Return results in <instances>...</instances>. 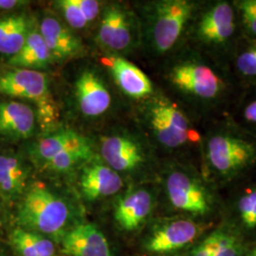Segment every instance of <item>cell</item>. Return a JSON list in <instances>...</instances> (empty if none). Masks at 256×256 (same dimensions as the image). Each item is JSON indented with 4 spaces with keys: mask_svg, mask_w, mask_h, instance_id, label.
Instances as JSON below:
<instances>
[{
    "mask_svg": "<svg viewBox=\"0 0 256 256\" xmlns=\"http://www.w3.org/2000/svg\"><path fill=\"white\" fill-rule=\"evenodd\" d=\"M167 79L202 117L225 106L236 84L226 63L194 48L170 68Z\"/></svg>",
    "mask_w": 256,
    "mask_h": 256,
    "instance_id": "6da1fadb",
    "label": "cell"
},
{
    "mask_svg": "<svg viewBox=\"0 0 256 256\" xmlns=\"http://www.w3.org/2000/svg\"><path fill=\"white\" fill-rule=\"evenodd\" d=\"M200 151L210 173L229 182L256 164V137L234 122H221L203 134Z\"/></svg>",
    "mask_w": 256,
    "mask_h": 256,
    "instance_id": "7a4b0ae2",
    "label": "cell"
},
{
    "mask_svg": "<svg viewBox=\"0 0 256 256\" xmlns=\"http://www.w3.org/2000/svg\"><path fill=\"white\" fill-rule=\"evenodd\" d=\"M187 34L192 48L226 63L230 50L243 34L234 1H202Z\"/></svg>",
    "mask_w": 256,
    "mask_h": 256,
    "instance_id": "3957f363",
    "label": "cell"
},
{
    "mask_svg": "<svg viewBox=\"0 0 256 256\" xmlns=\"http://www.w3.org/2000/svg\"><path fill=\"white\" fill-rule=\"evenodd\" d=\"M72 210L68 202L42 183L34 184L19 205V227L41 236L62 238L70 229Z\"/></svg>",
    "mask_w": 256,
    "mask_h": 256,
    "instance_id": "277c9868",
    "label": "cell"
},
{
    "mask_svg": "<svg viewBox=\"0 0 256 256\" xmlns=\"http://www.w3.org/2000/svg\"><path fill=\"white\" fill-rule=\"evenodd\" d=\"M202 2L192 0H162L146 9V36L156 54L173 50L188 34L192 18Z\"/></svg>",
    "mask_w": 256,
    "mask_h": 256,
    "instance_id": "5b68a950",
    "label": "cell"
},
{
    "mask_svg": "<svg viewBox=\"0 0 256 256\" xmlns=\"http://www.w3.org/2000/svg\"><path fill=\"white\" fill-rule=\"evenodd\" d=\"M148 128L160 146L176 150L194 146L200 149L203 134L194 126L188 114L174 102L156 96L146 108Z\"/></svg>",
    "mask_w": 256,
    "mask_h": 256,
    "instance_id": "8992f818",
    "label": "cell"
},
{
    "mask_svg": "<svg viewBox=\"0 0 256 256\" xmlns=\"http://www.w3.org/2000/svg\"><path fill=\"white\" fill-rule=\"evenodd\" d=\"M165 191L176 210L194 216H206L214 210V196L210 187L191 169H171L165 178Z\"/></svg>",
    "mask_w": 256,
    "mask_h": 256,
    "instance_id": "52a82bcc",
    "label": "cell"
},
{
    "mask_svg": "<svg viewBox=\"0 0 256 256\" xmlns=\"http://www.w3.org/2000/svg\"><path fill=\"white\" fill-rule=\"evenodd\" d=\"M0 93L34 102L38 119L45 126H50L57 118L48 77L39 70L16 68L0 75Z\"/></svg>",
    "mask_w": 256,
    "mask_h": 256,
    "instance_id": "ba28073f",
    "label": "cell"
},
{
    "mask_svg": "<svg viewBox=\"0 0 256 256\" xmlns=\"http://www.w3.org/2000/svg\"><path fill=\"white\" fill-rule=\"evenodd\" d=\"M137 21L133 14L118 4L108 5L102 14L98 40L102 46L117 50H128L137 42Z\"/></svg>",
    "mask_w": 256,
    "mask_h": 256,
    "instance_id": "9c48e42d",
    "label": "cell"
},
{
    "mask_svg": "<svg viewBox=\"0 0 256 256\" xmlns=\"http://www.w3.org/2000/svg\"><path fill=\"white\" fill-rule=\"evenodd\" d=\"M200 234V227L194 220H166L152 229L144 241V248L155 254L172 252L191 244Z\"/></svg>",
    "mask_w": 256,
    "mask_h": 256,
    "instance_id": "30bf717a",
    "label": "cell"
},
{
    "mask_svg": "<svg viewBox=\"0 0 256 256\" xmlns=\"http://www.w3.org/2000/svg\"><path fill=\"white\" fill-rule=\"evenodd\" d=\"M101 154L114 171L133 172L146 162L144 146L137 140L128 136H110L102 140Z\"/></svg>",
    "mask_w": 256,
    "mask_h": 256,
    "instance_id": "8fae6325",
    "label": "cell"
},
{
    "mask_svg": "<svg viewBox=\"0 0 256 256\" xmlns=\"http://www.w3.org/2000/svg\"><path fill=\"white\" fill-rule=\"evenodd\" d=\"M62 252L68 256H112L108 239L92 223L70 227L61 238Z\"/></svg>",
    "mask_w": 256,
    "mask_h": 256,
    "instance_id": "7c38bea8",
    "label": "cell"
},
{
    "mask_svg": "<svg viewBox=\"0 0 256 256\" xmlns=\"http://www.w3.org/2000/svg\"><path fill=\"white\" fill-rule=\"evenodd\" d=\"M115 82L122 92L133 99H146L154 94L150 78L140 68L120 57H108L104 60Z\"/></svg>",
    "mask_w": 256,
    "mask_h": 256,
    "instance_id": "4fadbf2b",
    "label": "cell"
},
{
    "mask_svg": "<svg viewBox=\"0 0 256 256\" xmlns=\"http://www.w3.org/2000/svg\"><path fill=\"white\" fill-rule=\"evenodd\" d=\"M153 207L154 198L152 192L146 188L135 189L118 200L114 210V218L120 228L134 230L146 221Z\"/></svg>",
    "mask_w": 256,
    "mask_h": 256,
    "instance_id": "5bb4252c",
    "label": "cell"
},
{
    "mask_svg": "<svg viewBox=\"0 0 256 256\" xmlns=\"http://www.w3.org/2000/svg\"><path fill=\"white\" fill-rule=\"evenodd\" d=\"M122 178L108 164L90 162L82 169L80 188L88 200H97L111 196L122 188Z\"/></svg>",
    "mask_w": 256,
    "mask_h": 256,
    "instance_id": "9a60e30c",
    "label": "cell"
},
{
    "mask_svg": "<svg viewBox=\"0 0 256 256\" xmlns=\"http://www.w3.org/2000/svg\"><path fill=\"white\" fill-rule=\"evenodd\" d=\"M76 99L79 110L88 117H97L106 112L111 104V95L101 79L86 70L78 78Z\"/></svg>",
    "mask_w": 256,
    "mask_h": 256,
    "instance_id": "2e32d148",
    "label": "cell"
},
{
    "mask_svg": "<svg viewBox=\"0 0 256 256\" xmlns=\"http://www.w3.org/2000/svg\"><path fill=\"white\" fill-rule=\"evenodd\" d=\"M39 32L43 37L52 59L64 61L80 54L82 46L79 39L68 28L54 16L42 20Z\"/></svg>",
    "mask_w": 256,
    "mask_h": 256,
    "instance_id": "e0dca14e",
    "label": "cell"
},
{
    "mask_svg": "<svg viewBox=\"0 0 256 256\" xmlns=\"http://www.w3.org/2000/svg\"><path fill=\"white\" fill-rule=\"evenodd\" d=\"M36 114L26 104L0 102V134L10 138H28L34 134Z\"/></svg>",
    "mask_w": 256,
    "mask_h": 256,
    "instance_id": "ac0fdd59",
    "label": "cell"
},
{
    "mask_svg": "<svg viewBox=\"0 0 256 256\" xmlns=\"http://www.w3.org/2000/svg\"><path fill=\"white\" fill-rule=\"evenodd\" d=\"M226 64L236 82L256 86V39L242 34L230 50Z\"/></svg>",
    "mask_w": 256,
    "mask_h": 256,
    "instance_id": "d6986e66",
    "label": "cell"
},
{
    "mask_svg": "<svg viewBox=\"0 0 256 256\" xmlns=\"http://www.w3.org/2000/svg\"><path fill=\"white\" fill-rule=\"evenodd\" d=\"M90 140L74 130L64 129L40 138L32 149V156L38 164L44 165L48 160L66 151L81 146Z\"/></svg>",
    "mask_w": 256,
    "mask_h": 256,
    "instance_id": "ffe728a7",
    "label": "cell"
},
{
    "mask_svg": "<svg viewBox=\"0 0 256 256\" xmlns=\"http://www.w3.org/2000/svg\"><path fill=\"white\" fill-rule=\"evenodd\" d=\"M27 167L16 156L0 155V192L8 200H18L26 192Z\"/></svg>",
    "mask_w": 256,
    "mask_h": 256,
    "instance_id": "44dd1931",
    "label": "cell"
},
{
    "mask_svg": "<svg viewBox=\"0 0 256 256\" xmlns=\"http://www.w3.org/2000/svg\"><path fill=\"white\" fill-rule=\"evenodd\" d=\"M32 30V23L26 14H16L0 18V54H16Z\"/></svg>",
    "mask_w": 256,
    "mask_h": 256,
    "instance_id": "7402d4cb",
    "label": "cell"
},
{
    "mask_svg": "<svg viewBox=\"0 0 256 256\" xmlns=\"http://www.w3.org/2000/svg\"><path fill=\"white\" fill-rule=\"evenodd\" d=\"M52 60V54L38 30L30 32L24 46L16 54L10 56L9 64L16 68L41 70L45 68Z\"/></svg>",
    "mask_w": 256,
    "mask_h": 256,
    "instance_id": "603a6c76",
    "label": "cell"
},
{
    "mask_svg": "<svg viewBox=\"0 0 256 256\" xmlns=\"http://www.w3.org/2000/svg\"><path fill=\"white\" fill-rule=\"evenodd\" d=\"M12 246L19 256H54V244L48 238L18 227L10 234Z\"/></svg>",
    "mask_w": 256,
    "mask_h": 256,
    "instance_id": "cb8c5ba5",
    "label": "cell"
},
{
    "mask_svg": "<svg viewBox=\"0 0 256 256\" xmlns=\"http://www.w3.org/2000/svg\"><path fill=\"white\" fill-rule=\"evenodd\" d=\"M56 4L68 24L74 28L86 27L100 12V3L95 0H61Z\"/></svg>",
    "mask_w": 256,
    "mask_h": 256,
    "instance_id": "d4e9b609",
    "label": "cell"
},
{
    "mask_svg": "<svg viewBox=\"0 0 256 256\" xmlns=\"http://www.w3.org/2000/svg\"><path fill=\"white\" fill-rule=\"evenodd\" d=\"M92 156L93 150L90 142L81 146L70 149L61 155L56 156L45 164L42 165V167L50 172L66 173L74 170L81 164L90 162Z\"/></svg>",
    "mask_w": 256,
    "mask_h": 256,
    "instance_id": "484cf974",
    "label": "cell"
},
{
    "mask_svg": "<svg viewBox=\"0 0 256 256\" xmlns=\"http://www.w3.org/2000/svg\"><path fill=\"white\" fill-rule=\"evenodd\" d=\"M238 240V236L229 230H216L192 248L187 256H216Z\"/></svg>",
    "mask_w": 256,
    "mask_h": 256,
    "instance_id": "4316f807",
    "label": "cell"
},
{
    "mask_svg": "<svg viewBox=\"0 0 256 256\" xmlns=\"http://www.w3.org/2000/svg\"><path fill=\"white\" fill-rule=\"evenodd\" d=\"M236 210L247 229L256 228V185L248 187L239 196Z\"/></svg>",
    "mask_w": 256,
    "mask_h": 256,
    "instance_id": "83f0119b",
    "label": "cell"
},
{
    "mask_svg": "<svg viewBox=\"0 0 256 256\" xmlns=\"http://www.w3.org/2000/svg\"><path fill=\"white\" fill-rule=\"evenodd\" d=\"M248 93L238 110L236 122L240 128L256 137V86Z\"/></svg>",
    "mask_w": 256,
    "mask_h": 256,
    "instance_id": "f1b7e54d",
    "label": "cell"
},
{
    "mask_svg": "<svg viewBox=\"0 0 256 256\" xmlns=\"http://www.w3.org/2000/svg\"><path fill=\"white\" fill-rule=\"evenodd\" d=\"M244 36L256 39V0L234 1Z\"/></svg>",
    "mask_w": 256,
    "mask_h": 256,
    "instance_id": "f546056e",
    "label": "cell"
},
{
    "mask_svg": "<svg viewBox=\"0 0 256 256\" xmlns=\"http://www.w3.org/2000/svg\"><path fill=\"white\" fill-rule=\"evenodd\" d=\"M244 252L245 248L238 239L236 242L230 245L229 247L225 248L216 256H244Z\"/></svg>",
    "mask_w": 256,
    "mask_h": 256,
    "instance_id": "4dcf8cb0",
    "label": "cell"
},
{
    "mask_svg": "<svg viewBox=\"0 0 256 256\" xmlns=\"http://www.w3.org/2000/svg\"><path fill=\"white\" fill-rule=\"evenodd\" d=\"M26 1L21 0H0V10H10L26 5Z\"/></svg>",
    "mask_w": 256,
    "mask_h": 256,
    "instance_id": "1f68e13d",
    "label": "cell"
},
{
    "mask_svg": "<svg viewBox=\"0 0 256 256\" xmlns=\"http://www.w3.org/2000/svg\"><path fill=\"white\" fill-rule=\"evenodd\" d=\"M246 256H256V247Z\"/></svg>",
    "mask_w": 256,
    "mask_h": 256,
    "instance_id": "d6a6232c",
    "label": "cell"
},
{
    "mask_svg": "<svg viewBox=\"0 0 256 256\" xmlns=\"http://www.w3.org/2000/svg\"></svg>",
    "mask_w": 256,
    "mask_h": 256,
    "instance_id": "836d02e7",
    "label": "cell"
}]
</instances>
